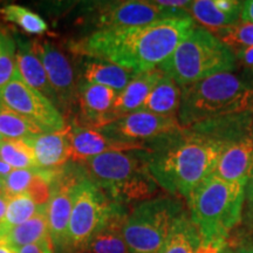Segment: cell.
I'll return each mask as SVG.
<instances>
[{
	"label": "cell",
	"mask_w": 253,
	"mask_h": 253,
	"mask_svg": "<svg viewBox=\"0 0 253 253\" xmlns=\"http://www.w3.org/2000/svg\"><path fill=\"white\" fill-rule=\"evenodd\" d=\"M196 26L191 15L143 26L107 27L72 42V50L138 73L154 71Z\"/></svg>",
	"instance_id": "6da1fadb"
},
{
	"label": "cell",
	"mask_w": 253,
	"mask_h": 253,
	"mask_svg": "<svg viewBox=\"0 0 253 253\" xmlns=\"http://www.w3.org/2000/svg\"><path fill=\"white\" fill-rule=\"evenodd\" d=\"M227 141L184 131L147 157L148 169L158 186L170 196L184 198L212 175Z\"/></svg>",
	"instance_id": "7a4b0ae2"
},
{
	"label": "cell",
	"mask_w": 253,
	"mask_h": 253,
	"mask_svg": "<svg viewBox=\"0 0 253 253\" xmlns=\"http://www.w3.org/2000/svg\"><path fill=\"white\" fill-rule=\"evenodd\" d=\"M251 113L253 84L229 72L182 87L177 119L182 128L198 130Z\"/></svg>",
	"instance_id": "3957f363"
},
{
	"label": "cell",
	"mask_w": 253,
	"mask_h": 253,
	"mask_svg": "<svg viewBox=\"0 0 253 253\" xmlns=\"http://www.w3.org/2000/svg\"><path fill=\"white\" fill-rule=\"evenodd\" d=\"M245 185L209 176L186 199L189 217L202 244L226 243L233 230L242 223Z\"/></svg>",
	"instance_id": "277c9868"
},
{
	"label": "cell",
	"mask_w": 253,
	"mask_h": 253,
	"mask_svg": "<svg viewBox=\"0 0 253 253\" xmlns=\"http://www.w3.org/2000/svg\"><path fill=\"white\" fill-rule=\"evenodd\" d=\"M142 150L112 151L89 158L84 164L86 175L114 203L153 198L156 182L148 169Z\"/></svg>",
	"instance_id": "5b68a950"
},
{
	"label": "cell",
	"mask_w": 253,
	"mask_h": 253,
	"mask_svg": "<svg viewBox=\"0 0 253 253\" xmlns=\"http://www.w3.org/2000/svg\"><path fill=\"white\" fill-rule=\"evenodd\" d=\"M236 61L235 53L212 32L195 26L158 69L179 87H185L213 75L232 72Z\"/></svg>",
	"instance_id": "8992f818"
},
{
	"label": "cell",
	"mask_w": 253,
	"mask_h": 253,
	"mask_svg": "<svg viewBox=\"0 0 253 253\" xmlns=\"http://www.w3.org/2000/svg\"><path fill=\"white\" fill-rule=\"evenodd\" d=\"M185 212L181 198L170 195L145 199L136 205L122 227L130 252H160Z\"/></svg>",
	"instance_id": "52a82bcc"
},
{
	"label": "cell",
	"mask_w": 253,
	"mask_h": 253,
	"mask_svg": "<svg viewBox=\"0 0 253 253\" xmlns=\"http://www.w3.org/2000/svg\"><path fill=\"white\" fill-rule=\"evenodd\" d=\"M121 207L110 201L89 177L82 175L73 202L65 251L75 253L87 249L90 239Z\"/></svg>",
	"instance_id": "ba28073f"
},
{
	"label": "cell",
	"mask_w": 253,
	"mask_h": 253,
	"mask_svg": "<svg viewBox=\"0 0 253 253\" xmlns=\"http://www.w3.org/2000/svg\"><path fill=\"white\" fill-rule=\"evenodd\" d=\"M0 103L34 123L43 132L58 131L66 126L63 115L55 104L25 84L18 73L0 88Z\"/></svg>",
	"instance_id": "9c48e42d"
},
{
	"label": "cell",
	"mask_w": 253,
	"mask_h": 253,
	"mask_svg": "<svg viewBox=\"0 0 253 253\" xmlns=\"http://www.w3.org/2000/svg\"><path fill=\"white\" fill-rule=\"evenodd\" d=\"M109 138L126 144L141 145L142 141L163 138L184 131L178 119L137 110L126 114L99 129Z\"/></svg>",
	"instance_id": "30bf717a"
},
{
	"label": "cell",
	"mask_w": 253,
	"mask_h": 253,
	"mask_svg": "<svg viewBox=\"0 0 253 253\" xmlns=\"http://www.w3.org/2000/svg\"><path fill=\"white\" fill-rule=\"evenodd\" d=\"M188 15H190L188 9L164 7L156 1L129 0L102 6L99 11V25L100 28L143 26L166 19Z\"/></svg>",
	"instance_id": "8fae6325"
},
{
	"label": "cell",
	"mask_w": 253,
	"mask_h": 253,
	"mask_svg": "<svg viewBox=\"0 0 253 253\" xmlns=\"http://www.w3.org/2000/svg\"><path fill=\"white\" fill-rule=\"evenodd\" d=\"M81 176L75 172H65L59 170L53 181L52 194L46 207V214L49 236L53 245L59 250H65L66 248L73 202Z\"/></svg>",
	"instance_id": "7c38bea8"
},
{
	"label": "cell",
	"mask_w": 253,
	"mask_h": 253,
	"mask_svg": "<svg viewBox=\"0 0 253 253\" xmlns=\"http://www.w3.org/2000/svg\"><path fill=\"white\" fill-rule=\"evenodd\" d=\"M32 49L40 59L45 68L49 84L56 96V102L62 107L71 106L75 97L74 69L67 56L58 47L46 40H34L31 42Z\"/></svg>",
	"instance_id": "4fadbf2b"
},
{
	"label": "cell",
	"mask_w": 253,
	"mask_h": 253,
	"mask_svg": "<svg viewBox=\"0 0 253 253\" xmlns=\"http://www.w3.org/2000/svg\"><path fill=\"white\" fill-rule=\"evenodd\" d=\"M116 96L118 91L109 87L87 82L81 84L78 90L80 116L75 125L99 130L116 121L118 116L113 112Z\"/></svg>",
	"instance_id": "5bb4252c"
},
{
	"label": "cell",
	"mask_w": 253,
	"mask_h": 253,
	"mask_svg": "<svg viewBox=\"0 0 253 253\" xmlns=\"http://www.w3.org/2000/svg\"><path fill=\"white\" fill-rule=\"evenodd\" d=\"M253 166V137L240 136L226 142L212 175L224 181L245 185Z\"/></svg>",
	"instance_id": "9a60e30c"
},
{
	"label": "cell",
	"mask_w": 253,
	"mask_h": 253,
	"mask_svg": "<svg viewBox=\"0 0 253 253\" xmlns=\"http://www.w3.org/2000/svg\"><path fill=\"white\" fill-rule=\"evenodd\" d=\"M72 158L73 162L84 163L89 158L112 151L143 150L142 145L126 144L116 142L104 135L97 129L84 128L75 125L71 132Z\"/></svg>",
	"instance_id": "2e32d148"
},
{
	"label": "cell",
	"mask_w": 253,
	"mask_h": 253,
	"mask_svg": "<svg viewBox=\"0 0 253 253\" xmlns=\"http://www.w3.org/2000/svg\"><path fill=\"white\" fill-rule=\"evenodd\" d=\"M72 126H66L61 130L43 132L27 140L36 157L37 166L41 169H56L72 158Z\"/></svg>",
	"instance_id": "e0dca14e"
},
{
	"label": "cell",
	"mask_w": 253,
	"mask_h": 253,
	"mask_svg": "<svg viewBox=\"0 0 253 253\" xmlns=\"http://www.w3.org/2000/svg\"><path fill=\"white\" fill-rule=\"evenodd\" d=\"M242 5L238 0H197L191 1L188 12L202 27L213 32L238 23Z\"/></svg>",
	"instance_id": "ac0fdd59"
},
{
	"label": "cell",
	"mask_w": 253,
	"mask_h": 253,
	"mask_svg": "<svg viewBox=\"0 0 253 253\" xmlns=\"http://www.w3.org/2000/svg\"><path fill=\"white\" fill-rule=\"evenodd\" d=\"M15 49V62L18 74L25 84L46 96L47 99L56 102V96L50 86L48 77L40 59L32 49L31 42L18 40Z\"/></svg>",
	"instance_id": "d6986e66"
},
{
	"label": "cell",
	"mask_w": 253,
	"mask_h": 253,
	"mask_svg": "<svg viewBox=\"0 0 253 253\" xmlns=\"http://www.w3.org/2000/svg\"><path fill=\"white\" fill-rule=\"evenodd\" d=\"M162 75L163 73L158 68L135 74L130 82L121 91H119L116 96L113 112L118 119L140 110L147 96Z\"/></svg>",
	"instance_id": "ffe728a7"
},
{
	"label": "cell",
	"mask_w": 253,
	"mask_h": 253,
	"mask_svg": "<svg viewBox=\"0 0 253 253\" xmlns=\"http://www.w3.org/2000/svg\"><path fill=\"white\" fill-rule=\"evenodd\" d=\"M182 99V87L163 73L142 104L140 110L162 116L177 118Z\"/></svg>",
	"instance_id": "44dd1931"
},
{
	"label": "cell",
	"mask_w": 253,
	"mask_h": 253,
	"mask_svg": "<svg viewBox=\"0 0 253 253\" xmlns=\"http://www.w3.org/2000/svg\"><path fill=\"white\" fill-rule=\"evenodd\" d=\"M126 214L122 207L109 218L106 225L90 239L87 246L91 253H131L122 235V227Z\"/></svg>",
	"instance_id": "7402d4cb"
},
{
	"label": "cell",
	"mask_w": 253,
	"mask_h": 253,
	"mask_svg": "<svg viewBox=\"0 0 253 253\" xmlns=\"http://www.w3.org/2000/svg\"><path fill=\"white\" fill-rule=\"evenodd\" d=\"M134 73L99 59H90L84 66V79L87 84H96L121 91L134 78Z\"/></svg>",
	"instance_id": "603a6c76"
},
{
	"label": "cell",
	"mask_w": 253,
	"mask_h": 253,
	"mask_svg": "<svg viewBox=\"0 0 253 253\" xmlns=\"http://www.w3.org/2000/svg\"><path fill=\"white\" fill-rule=\"evenodd\" d=\"M0 236L4 237L17 250L50 237L46 210L40 211L23 224H19L5 232H1Z\"/></svg>",
	"instance_id": "cb8c5ba5"
},
{
	"label": "cell",
	"mask_w": 253,
	"mask_h": 253,
	"mask_svg": "<svg viewBox=\"0 0 253 253\" xmlns=\"http://www.w3.org/2000/svg\"><path fill=\"white\" fill-rule=\"evenodd\" d=\"M201 246V236L186 211L158 253H197Z\"/></svg>",
	"instance_id": "d4e9b609"
},
{
	"label": "cell",
	"mask_w": 253,
	"mask_h": 253,
	"mask_svg": "<svg viewBox=\"0 0 253 253\" xmlns=\"http://www.w3.org/2000/svg\"><path fill=\"white\" fill-rule=\"evenodd\" d=\"M0 134L11 140H31L43 134L38 126L0 103Z\"/></svg>",
	"instance_id": "484cf974"
},
{
	"label": "cell",
	"mask_w": 253,
	"mask_h": 253,
	"mask_svg": "<svg viewBox=\"0 0 253 253\" xmlns=\"http://www.w3.org/2000/svg\"><path fill=\"white\" fill-rule=\"evenodd\" d=\"M0 160L13 170L38 168L33 149L27 140L4 138L0 142Z\"/></svg>",
	"instance_id": "4316f807"
},
{
	"label": "cell",
	"mask_w": 253,
	"mask_h": 253,
	"mask_svg": "<svg viewBox=\"0 0 253 253\" xmlns=\"http://www.w3.org/2000/svg\"><path fill=\"white\" fill-rule=\"evenodd\" d=\"M43 210L46 209L40 208L28 195H19L7 198V209H6L5 218L0 226V233L19 224L25 223Z\"/></svg>",
	"instance_id": "83f0119b"
},
{
	"label": "cell",
	"mask_w": 253,
	"mask_h": 253,
	"mask_svg": "<svg viewBox=\"0 0 253 253\" xmlns=\"http://www.w3.org/2000/svg\"><path fill=\"white\" fill-rule=\"evenodd\" d=\"M0 14L5 21L13 23L28 34H43L48 30L46 21L26 7L19 5H5L0 8Z\"/></svg>",
	"instance_id": "f1b7e54d"
},
{
	"label": "cell",
	"mask_w": 253,
	"mask_h": 253,
	"mask_svg": "<svg viewBox=\"0 0 253 253\" xmlns=\"http://www.w3.org/2000/svg\"><path fill=\"white\" fill-rule=\"evenodd\" d=\"M212 33L233 53L253 46V24L238 23L213 31Z\"/></svg>",
	"instance_id": "f546056e"
},
{
	"label": "cell",
	"mask_w": 253,
	"mask_h": 253,
	"mask_svg": "<svg viewBox=\"0 0 253 253\" xmlns=\"http://www.w3.org/2000/svg\"><path fill=\"white\" fill-rule=\"evenodd\" d=\"M41 172H42L41 168L12 170L2 183L4 196L6 198H11L19 195H27L37 179L40 177Z\"/></svg>",
	"instance_id": "4dcf8cb0"
},
{
	"label": "cell",
	"mask_w": 253,
	"mask_h": 253,
	"mask_svg": "<svg viewBox=\"0 0 253 253\" xmlns=\"http://www.w3.org/2000/svg\"><path fill=\"white\" fill-rule=\"evenodd\" d=\"M15 49L13 38L7 32L0 30V88L6 86L18 73Z\"/></svg>",
	"instance_id": "1f68e13d"
},
{
	"label": "cell",
	"mask_w": 253,
	"mask_h": 253,
	"mask_svg": "<svg viewBox=\"0 0 253 253\" xmlns=\"http://www.w3.org/2000/svg\"><path fill=\"white\" fill-rule=\"evenodd\" d=\"M242 223L246 226V229L253 231V166L245 183V201Z\"/></svg>",
	"instance_id": "d6a6232c"
},
{
	"label": "cell",
	"mask_w": 253,
	"mask_h": 253,
	"mask_svg": "<svg viewBox=\"0 0 253 253\" xmlns=\"http://www.w3.org/2000/svg\"><path fill=\"white\" fill-rule=\"evenodd\" d=\"M18 253H54V245H53L52 238L47 237L34 244L24 246L18 250Z\"/></svg>",
	"instance_id": "836d02e7"
},
{
	"label": "cell",
	"mask_w": 253,
	"mask_h": 253,
	"mask_svg": "<svg viewBox=\"0 0 253 253\" xmlns=\"http://www.w3.org/2000/svg\"><path fill=\"white\" fill-rule=\"evenodd\" d=\"M223 253H253V244L249 240H240L236 244L226 243Z\"/></svg>",
	"instance_id": "e575fe53"
},
{
	"label": "cell",
	"mask_w": 253,
	"mask_h": 253,
	"mask_svg": "<svg viewBox=\"0 0 253 253\" xmlns=\"http://www.w3.org/2000/svg\"><path fill=\"white\" fill-rule=\"evenodd\" d=\"M235 56L246 67L253 68V46L237 50L235 52Z\"/></svg>",
	"instance_id": "d590c367"
},
{
	"label": "cell",
	"mask_w": 253,
	"mask_h": 253,
	"mask_svg": "<svg viewBox=\"0 0 253 253\" xmlns=\"http://www.w3.org/2000/svg\"><path fill=\"white\" fill-rule=\"evenodd\" d=\"M240 21L253 24V0L243 1L242 11H240Z\"/></svg>",
	"instance_id": "8d00e7d4"
},
{
	"label": "cell",
	"mask_w": 253,
	"mask_h": 253,
	"mask_svg": "<svg viewBox=\"0 0 253 253\" xmlns=\"http://www.w3.org/2000/svg\"><path fill=\"white\" fill-rule=\"evenodd\" d=\"M226 243H219V244H210V245L202 244L197 253H223L224 249H225Z\"/></svg>",
	"instance_id": "74e56055"
},
{
	"label": "cell",
	"mask_w": 253,
	"mask_h": 253,
	"mask_svg": "<svg viewBox=\"0 0 253 253\" xmlns=\"http://www.w3.org/2000/svg\"><path fill=\"white\" fill-rule=\"evenodd\" d=\"M0 253H18V250L9 244L4 237L0 236Z\"/></svg>",
	"instance_id": "f35d334b"
},
{
	"label": "cell",
	"mask_w": 253,
	"mask_h": 253,
	"mask_svg": "<svg viewBox=\"0 0 253 253\" xmlns=\"http://www.w3.org/2000/svg\"><path fill=\"white\" fill-rule=\"evenodd\" d=\"M12 170L13 169H12L8 164H6L4 161L0 160V182L4 183L5 178L9 175V173H11Z\"/></svg>",
	"instance_id": "ab89813d"
},
{
	"label": "cell",
	"mask_w": 253,
	"mask_h": 253,
	"mask_svg": "<svg viewBox=\"0 0 253 253\" xmlns=\"http://www.w3.org/2000/svg\"><path fill=\"white\" fill-rule=\"evenodd\" d=\"M6 209H7V198L4 196H0V226H1L2 220L5 218Z\"/></svg>",
	"instance_id": "60d3db41"
},
{
	"label": "cell",
	"mask_w": 253,
	"mask_h": 253,
	"mask_svg": "<svg viewBox=\"0 0 253 253\" xmlns=\"http://www.w3.org/2000/svg\"><path fill=\"white\" fill-rule=\"evenodd\" d=\"M0 196H4V186H2V183L0 182ZM5 197V196H4Z\"/></svg>",
	"instance_id": "b9f144b4"
},
{
	"label": "cell",
	"mask_w": 253,
	"mask_h": 253,
	"mask_svg": "<svg viewBox=\"0 0 253 253\" xmlns=\"http://www.w3.org/2000/svg\"><path fill=\"white\" fill-rule=\"evenodd\" d=\"M75 253H91V252L88 251L87 249H84V250H80V251H78V252H75Z\"/></svg>",
	"instance_id": "7bdbcfd3"
},
{
	"label": "cell",
	"mask_w": 253,
	"mask_h": 253,
	"mask_svg": "<svg viewBox=\"0 0 253 253\" xmlns=\"http://www.w3.org/2000/svg\"><path fill=\"white\" fill-rule=\"evenodd\" d=\"M2 140H4V137H2V136H1V134H0V142H1Z\"/></svg>",
	"instance_id": "ee69618b"
}]
</instances>
